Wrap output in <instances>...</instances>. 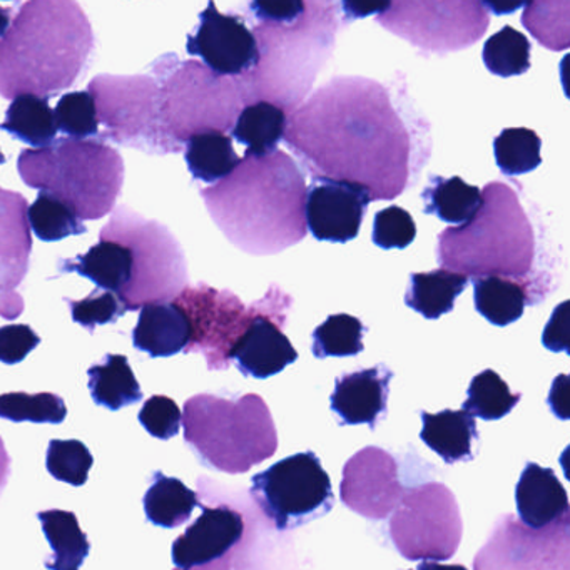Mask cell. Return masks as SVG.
Returning <instances> with one entry per match:
<instances>
[{
	"label": "cell",
	"mask_w": 570,
	"mask_h": 570,
	"mask_svg": "<svg viewBox=\"0 0 570 570\" xmlns=\"http://www.w3.org/2000/svg\"><path fill=\"white\" fill-rule=\"evenodd\" d=\"M283 139L312 178L355 183L372 202L412 188L432 155L430 125L405 89L355 76L316 89Z\"/></svg>",
	"instance_id": "6da1fadb"
},
{
	"label": "cell",
	"mask_w": 570,
	"mask_h": 570,
	"mask_svg": "<svg viewBox=\"0 0 570 570\" xmlns=\"http://www.w3.org/2000/svg\"><path fill=\"white\" fill-rule=\"evenodd\" d=\"M305 175L276 149L246 156L228 178L202 189L203 202L223 235L253 256L278 255L306 238Z\"/></svg>",
	"instance_id": "7a4b0ae2"
},
{
	"label": "cell",
	"mask_w": 570,
	"mask_h": 570,
	"mask_svg": "<svg viewBox=\"0 0 570 570\" xmlns=\"http://www.w3.org/2000/svg\"><path fill=\"white\" fill-rule=\"evenodd\" d=\"M96 38L75 0H29L0 39V96L51 98L88 71Z\"/></svg>",
	"instance_id": "3957f363"
},
{
	"label": "cell",
	"mask_w": 570,
	"mask_h": 570,
	"mask_svg": "<svg viewBox=\"0 0 570 570\" xmlns=\"http://www.w3.org/2000/svg\"><path fill=\"white\" fill-rule=\"evenodd\" d=\"M258 19L255 36L258 42V66L243 76L249 105L266 101L283 111L298 109L308 95L313 79L335 45L336 6L328 2H252Z\"/></svg>",
	"instance_id": "277c9868"
},
{
	"label": "cell",
	"mask_w": 570,
	"mask_h": 570,
	"mask_svg": "<svg viewBox=\"0 0 570 570\" xmlns=\"http://www.w3.org/2000/svg\"><path fill=\"white\" fill-rule=\"evenodd\" d=\"M482 199L469 223L440 233V266L469 279H512L525 289L529 305L543 302L550 282L533 272L539 242L519 196L505 183L493 181L483 188Z\"/></svg>",
	"instance_id": "5b68a950"
},
{
	"label": "cell",
	"mask_w": 570,
	"mask_h": 570,
	"mask_svg": "<svg viewBox=\"0 0 570 570\" xmlns=\"http://www.w3.org/2000/svg\"><path fill=\"white\" fill-rule=\"evenodd\" d=\"M18 171L29 188L66 203L82 223L115 212L125 185L122 156L101 138H61L48 148L24 149Z\"/></svg>",
	"instance_id": "8992f818"
},
{
	"label": "cell",
	"mask_w": 570,
	"mask_h": 570,
	"mask_svg": "<svg viewBox=\"0 0 570 570\" xmlns=\"http://www.w3.org/2000/svg\"><path fill=\"white\" fill-rule=\"evenodd\" d=\"M151 68L159 88V121L175 153L203 132L228 135L249 106L242 79L215 75L203 62L179 61L169 52Z\"/></svg>",
	"instance_id": "52a82bcc"
},
{
	"label": "cell",
	"mask_w": 570,
	"mask_h": 570,
	"mask_svg": "<svg viewBox=\"0 0 570 570\" xmlns=\"http://www.w3.org/2000/svg\"><path fill=\"white\" fill-rule=\"evenodd\" d=\"M185 440L205 465L226 473H245L275 455L278 446L272 412L262 396L239 400L193 396L183 413Z\"/></svg>",
	"instance_id": "ba28073f"
},
{
	"label": "cell",
	"mask_w": 570,
	"mask_h": 570,
	"mask_svg": "<svg viewBox=\"0 0 570 570\" xmlns=\"http://www.w3.org/2000/svg\"><path fill=\"white\" fill-rule=\"evenodd\" d=\"M101 242L128 246L132 276L121 295L126 312L155 303H173L188 286V263L176 236L156 219H148L128 206H118L99 233Z\"/></svg>",
	"instance_id": "9c48e42d"
},
{
	"label": "cell",
	"mask_w": 570,
	"mask_h": 570,
	"mask_svg": "<svg viewBox=\"0 0 570 570\" xmlns=\"http://www.w3.org/2000/svg\"><path fill=\"white\" fill-rule=\"evenodd\" d=\"M96 102L102 141L148 155H173L159 121L158 82L151 76H96L88 86Z\"/></svg>",
	"instance_id": "30bf717a"
},
{
	"label": "cell",
	"mask_w": 570,
	"mask_h": 570,
	"mask_svg": "<svg viewBox=\"0 0 570 570\" xmlns=\"http://www.w3.org/2000/svg\"><path fill=\"white\" fill-rule=\"evenodd\" d=\"M249 493L278 530L306 525L335 505L332 480L313 452L279 460L253 476Z\"/></svg>",
	"instance_id": "8fae6325"
},
{
	"label": "cell",
	"mask_w": 570,
	"mask_h": 570,
	"mask_svg": "<svg viewBox=\"0 0 570 570\" xmlns=\"http://www.w3.org/2000/svg\"><path fill=\"white\" fill-rule=\"evenodd\" d=\"M390 519V537L403 559L449 560L462 540L463 523L455 495L443 483L405 490Z\"/></svg>",
	"instance_id": "7c38bea8"
},
{
	"label": "cell",
	"mask_w": 570,
	"mask_h": 570,
	"mask_svg": "<svg viewBox=\"0 0 570 570\" xmlns=\"http://www.w3.org/2000/svg\"><path fill=\"white\" fill-rule=\"evenodd\" d=\"M279 289L272 285L265 298L246 306L229 289L212 288L206 283L186 286L173 302L185 312L191 326L185 353H203L209 370H228L229 353L253 320L272 305Z\"/></svg>",
	"instance_id": "4fadbf2b"
},
{
	"label": "cell",
	"mask_w": 570,
	"mask_h": 570,
	"mask_svg": "<svg viewBox=\"0 0 570 570\" xmlns=\"http://www.w3.org/2000/svg\"><path fill=\"white\" fill-rule=\"evenodd\" d=\"M186 51L202 58L206 68L225 78H243L258 66L255 36L239 16L222 14L215 2L199 14L195 35L188 36Z\"/></svg>",
	"instance_id": "5bb4252c"
},
{
	"label": "cell",
	"mask_w": 570,
	"mask_h": 570,
	"mask_svg": "<svg viewBox=\"0 0 570 570\" xmlns=\"http://www.w3.org/2000/svg\"><path fill=\"white\" fill-rule=\"evenodd\" d=\"M405 489L396 460L379 446H365L343 466L340 495L353 512L370 520L389 517L402 500Z\"/></svg>",
	"instance_id": "9a60e30c"
},
{
	"label": "cell",
	"mask_w": 570,
	"mask_h": 570,
	"mask_svg": "<svg viewBox=\"0 0 570 570\" xmlns=\"http://www.w3.org/2000/svg\"><path fill=\"white\" fill-rule=\"evenodd\" d=\"M292 305V296L279 289L272 305L253 320L245 335L236 343L229 360L236 363L243 375L269 379L298 360V352L283 333Z\"/></svg>",
	"instance_id": "2e32d148"
},
{
	"label": "cell",
	"mask_w": 570,
	"mask_h": 570,
	"mask_svg": "<svg viewBox=\"0 0 570 570\" xmlns=\"http://www.w3.org/2000/svg\"><path fill=\"white\" fill-rule=\"evenodd\" d=\"M28 199L0 188V316L16 320L24 313L18 288L29 272L32 253Z\"/></svg>",
	"instance_id": "e0dca14e"
},
{
	"label": "cell",
	"mask_w": 570,
	"mask_h": 570,
	"mask_svg": "<svg viewBox=\"0 0 570 570\" xmlns=\"http://www.w3.org/2000/svg\"><path fill=\"white\" fill-rule=\"evenodd\" d=\"M370 203L368 191L355 183L313 178L306 193V228L318 242H352Z\"/></svg>",
	"instance_id": "ac0fdd59"
},
{
	"label": "cell",
	"mask_w": 570,
	"mask_h": 570,
	"mask_svg": "<svg viewBox=\"0 0 570 570\" xmlns=\"http://www.w3.org/2000/svg\"><path fill=\"white\" fill-rule=\"evenodd\" d=\"M243 517L229 507H203L202 515L173 543V562L179 570L206 566L222 559L242 540Z\"/></svg>",
	"instance_id": "d6986e66"
},
{
	"label": "cell",
	"mask_w": 570,
	"mask_h": 570,
	"mask_svg": "<svg viewBox=\"0 0 570 570\" xmlns=\"http://www.w3.org/2000/svg\"><path fill=\"white\" fill-rule=\"evenodd\" d=\"M392 379L393 372L386 365L338 376L330 405L342 420L340 423L375 429L379 420L386 415Z\"/></svg>",
	"instance_id": "ffe728a7"
},
{
	"label": "cell",
	"mask_w": 570,
	"mask_h": 570,
	"mask_svg": "<svg viewBox=\"0 0 570 570\" xmlns=\"http://www.w3.org/2000/svg\"><path fill=\"white\" fill-rule=\"evenodd\" d=\"M517 512L530 529H546L569 515V497L552 469L529 462L515 487Z\"/></svg>",
	"instance_id": "44dd1931"
},
{
	"label": "cell",
	"mask_w": 570,
	"mask_h": 570,
	"mask_svg": "<svg viewBox=\"0 0 570 570\" xmlns=\"http://www.w3.org/2000/svg\"><path fill=\"white\" fill-rule=\"evenodd\" d=\"M191 338V326L175 303L142 306L138 325L132 330V345L151 358H168L185 352Z\"/></svg>",
	"instance_id": "7402d4cb"
},
{
	"label": "cell",
	"mask_w": 570,
	"mask_h": 570,
	"mask_svg": "<svg viewBox=\"0 0 570 570\" xmlns=\"http://www.w3.org/2000/svg\"><path fill=\"white\" fill-rule=\"evenodd\" d=\"M59 273H78L91 279L101 292L115 293L121 298L132 276V255L128 246L116 242H101L86 255L59 259Z\"/></svg>",
	"instance_id": "603a6c76"
},
{
	"label": "cell",
	"mask_w": 570,
	"mask_h": 570,
	"mask_svg": "<svg viewBox=\"0 0 570 570\" xmlns=\"http://www.w3.org/2000/svg\"><path fill=\"white\" fill-rule=\"evenodd\" d=\"M422 432L420 439L430 450L442 456L446 465L470 462L473 459L472 443L479 439L475 419L463 410H443L439 413H420Z\"/></svg>",
	"instance_id": "cb8c5ba5"
},
{
	"label": "cell",
	"mask_w": 570,
	"mask_h": 570,
	"mask_svg": "<svg viewBox=\"0 0 570 570\" xmlns=\"http://www.w3.org/2000/svg\"><path fill=\"white\" fill-rule=\"evenodd\" d=\"M470 279L460 273L433 269L429 273H412L405 293V305L423 318L439 320L450 313L456 296L462 295Z\"/></svg>",
	"instance_id": "d4e9b609"
},
{
	"label": "cell",
	"mask_w": 570,
	"mask_h": 570,
	"mask_svg": "<svg viewBox=\"0 0 570 570\" xmlns=\"http://www.w3.org/2000/svg\"><path fill=\"white\" fill-rule=\"evenodd\" d=\"M42 532L52 549L51 559L46 560L49 570H79L91 552L88 535L82 532L78 517L68 510H45L38 513Z\"/></svg>",
	"instance_id": "484cf974"
},
{
	"label": "cell",
	"mask_w": 570,
	"mask_h": 570,
	"mask_svg": "<svg viewBox=\"0 0 570 570\" xmlns=\"http://www.w3.org/2000/svg\"><path fill=\"white\" fill-rule=\"evenodd\" d=\"M423 212L449 225H465L482 206V191L459 176H430L422 191Z\"/></svg>",
	"instance_id": "4316f807"
},
{
	"label": "cell",
	"mask_w": 570,
	"mask_h": 570,
	"mask_svg": "<svg viewBox=\"0 0 570 570\" xmlns=\"http://www.w3.org/2000/svg\"><path fill=\"white\" fill-rule=\"evenodd\" d=\"M286 126L288 116L282 108L259 101L243 109L232 135L246 146V156L262 158L278 149L279 141L285 138Z\"/></svg>",
	"instance_id": "83f0119b"
},
{
	"label": "cell",
	"mask_w": 570,
	"mask_h": 570,
	"mask_svg": "<svg viewBox=\"0 0 570 570\" xmlns=\"http://www.w3.org/2000/svg\"><path fill=\"white\" fill-rule=\"evenodd\" d=\"M0 131L8 132L32 149H42L56 141L59 129L48 98L19 96L9 106L6 121L0 122Z\"/></svg>",
	"instance_id": "f1b7e54d"
},
{
	"label": "cell",
	"mask_w": 570,
	"mask_h": 570,
	"mask_svg": "<svg viewBox=\"0 0 570 570\" xmlns=\"http://www.w3.org/2000/svg\"><path fill=\"white\" fill-rule=\"evenodd\" d=\"M89 392L98 405L118 412L141 402L142 390L129 365L128 356L108 355L88 370Z\"/></svg>",
	"instance_id": "f546056e"
},
{
	"label": "cell",
	"mask_w": 570,
	"mask_h": 570,
	"mask_svg": "<svg viewBox=\"0 0 570 570\" xmlns=\"http://www.w3.org/2000/svg\"><path fill=\"white\" fill-rule=\"evenodd\" d=\"M146 519L163 529H176L191 519L193 510L199 505L198 495L179 479L156 472L151 487L146 492Z\"/></svg>",
	"instance_id": "4dcf8cb0"
},
{
	"label": "cell",
	"mask_w": 570,
	"mask_h": 570,
	"mask_svg": "<svg viewBox=\"0 0 570 570\" xmlns=\"http://www.w3.org/2000/svg\"><path fill=\"white\" fill-rule=\"evenodd\" d=\"M185 161L193 179L216 185L235 171L239 158L228 135L212 131L193 136L186 142Z\"/></svg>",
	"instance_id": "1f68e13d"
},
{
	"label": "cell",
	"mask_w": 570,
	"mask_h": 570,
	"mask_svg": "<svg viewBox=\"0 0 570 570\" xmlns=\"http://www.w3.org/2000/svg\"><path fill=\"white\" fill-rule=\"evenodd\" d=\"M472 283L475 309L487 322L507 326L522 318L529 298L519 283L499 276L473 278Z\"/></svg>",
	"instance_id": "d6a6232c"
},
{
	"label": "cell",
	"mask_w": 570,
	"mask_h": 570,
	"mask_svg": "<svg viewBox=\"0 0 570 570\" xmlns=\"http://www.w3.org/2000/svg\"><path fill=\"white\" fill-rule=\"evenodd\" d=\"M520 400L522 393L510 392L509 385L500 379L499 373L489 368L473 376L462 410L473 419L476 416L487 422H495L509 415Z\"/></svg>",
	"instance_id": "836d02e7"
},
{
	"label": "cell",
	"mask_w": 570,
	"mask_h": 570,
	"mask_svg": "<svg viewBox=\"0 0 570 570\" xmlns=\"http://www.w3.org/2000/svg\"><path fill=\"white\" fill-rule=\"evenodd\" d=\"M28 219L32 232L41 242H62L69 236L88 233L85 223L66 203L46 191H39L36 202L29 206Z\"/></svg>",
	"instance_id": "e575fe53"
},
{
	"label": "cell",
	"mask_w": 570,
	"mask_h": 570,
	"mask_svg": "<svg viewBox=\"0 0 570 570\" xmlns=\"http://www.w3.org/2000/svg\"><path fill=\"white\" fill-rule=\"evenodd\" d=\"M542 139L527 128L503 129L493 141V155L505 176H522L542 165Z\"/></svg>",
	"instance_id": "d590c367"
},
{
	"label": "cell",
	"mask_w": 570,
	"mask_h": 570,
	"mask_svg": "<svg viewBox=\"0 0 570 570\" xmlns=\"http://www.w3.org/2000/svg\"><path fill=\"white\" fill-rule=\"evenodd\" d=\"M530 52L529 39L512 26H505L483 46V65L499 78L525 75L530 69Z\"/></svg>",
	"instance_id": "8d00e7d4"
},
{
	"label": "cell",
	"mask_w": 570,
	"mask_h": 570,
	"mask_svg": "<svg viewBox=\"0 0 570 570\" xmlns=\"http://www.w3.org/2000/svg\"><path fill=\"white\" fill-rule=\"evenodd\" d=\"M366 328L355 316L332 315L313 332V355L318 360L328 356H356L365 350L363 335Z\"/></svg>",
	"instance_id": "74e56055"
},
{
	"label": "cell",
	"mask_w": 570,
	"mask_h": 570,
	"mask_svg": "<svg viewBox=\"0 0 570 570\" xmlns=\"http://www.w3.org/2000/svg\"><path fill=\"white\" fill-rule=\"evenodd\" d=\"M68 416L65 400L56 393L24 392L0 395V419L9 422L52 423L59 425Z\"/></svg>",
	"instance_id": "f35d334b"
},
{
	"label": "cell",
	"mask_w": 570,
	"mask_h": 570,
	"mask_svg": "<svg viewBox=\"0 0 570 570\" xmlns=\"http://www.w3.org/2000/svg\"><path fill=\"white\" fill-rule=\"evenodd\" d=\"M59 131L76 141L99 138V118L96 102L88 91H75L59 99L55 111Z\"/></svg>",
	"instance_id": "ab89813d"
},
{
	"label": "cell",
	"mask_w": 570,
	"mask_h": 570,
	"mask_svg": "<svg viewBox=\"0 0 570 570\" xmlns=\"http://www.w3.org/2000/svg\"><path fill=\"white\" fill-rule=\"evenodd\" d=\"M95 456L79 440H51L46 456L48 472L59 482L82 487L88 482Z\"/></svg>",
	"instance_id": "60d3db41"
},
{
	"label": "cell",
	"mask_w": 570,
	"mask_h": 570,
	"mask_svg": "<svg viewBox=\"0 0 570 570\" xmlns=\"http://www.w3.org/2000/svg\"><path fill=\"white\" fill-rule=\"evenodd\" d=\"M416 225L409 212L389 206L376 213L372 239L382 249H405L415 242Z\"/></svg>",
	"instance_id": "b9f144b4"
},
{
	"label": "cell",
	"mask_w": 570,
	"mask_h": 570,
	"mask_svg": "<svg viewBox=\"0 0 570 570\" xmlns=\"http://www.w3.org/2000/svg\"><path fill=\"white\" fill-rule=\"evenodd\" d=\"M65 302L71 308L72 320L91 333L95 332L96 326L116 323V320L121 318L126 313V306L115 293L101 292L98 288L85 299L75 302V299L66 298Z\"/></svg>",
	"instance_id": "7bdbcfd3"
},
{
	"label": "cell",
	"mask_w": 570,
	"mask_h": 570,
	"mask_svg": "<svg viewBox=\"0 0 570 570\" xmlns=\"http://www.w3.org/2000/svg\"><path fill=\"white\" fill-rule=\"evenodd\" d=\"M138 419L149 435L159 440H169L178 435L183 413L175 400L165 395H155L146 400Z\"/></svg>",
	"instance_id": "ee69618b"
},
{
	"label": "cell",
	"mask_w": 570,
	"mask_h": 570,
	"mask_svg": "<svg viewBox=\"0 0 570 570\" xmlns=\"http://www.w3.org/2000/svg\"><path fill=\"white\" fill-rule=\"evenodd\" d=\"M41 338L28 325H8L0 328V362L18 365L26 356L38 348Z\"/></svg>",
	"instance_id": "f6af8a7d"
},
{
	"label": "cell",
	"mask_w": 570,
	"mask_h": 570,
	"mask_svg": "<svg viewBox=\"0 0 570 570\" xmlns=\"http://www.w3.org/2000/svg\"><path fill=\"white\" fill-rule=\"evenodd\" d=\"M570 303L562 302L550 316L542 333V345L550 352L569 353Z\"/></svg>",
	"instance_id": "bcb514c9"
},
{
	"label": "cell",
	"mask_w": 570,
	"mask_h": 570,
	"mask_svg": "<svg viewBox=\"0 0 570 570\" xmlns=\"http://www.w3.org/2000/svg\"><path fill=\"white\" fill-rule=\"evenodd\" d=\"M550 410L557 419L567 422L570 419V380L567 375H559L553 380L549 399Z\"/></svg>",
	"instance_id": "7dc6e473"
},
{
	"label": "cell",
	"mask_w": 570,
	"mask_h": 570,
	"mask_svg": "<svg viewBox=\"0 0 570 570\" xmlns=\"http://www.w3.org/2000/svg\"><path fill=\"white\" fill-rule=\"evenodd\" d=\"M9 475H11V456L6 450L4 442L0 439V493L4 492Z\"/></svg>",
	"instance_id": "c3c4849f"
},
{
	"label": "cell",
	"mask_w": 570,
	"mask_h": 570,
	"mask_svg": "<svg viewBox=\"0 0 570 570\" xmlns=\"http://www.w3.org/2000/svg\"><path fill=\"white\" fill-rule=\"evenodd\" d=\"M415 570H469L466 567L459 566V563H450V566H443V563L432 562V560H425L420 563Z\"/></svg>",
	"instance_id": "681fc988"
},
{
	"label": "cell",
	"mask_w": 570,
	"mask_h": 570,
	"mask_svg": "<svg viewBox=\"0 0 570 570\" xmlns=\"http://www.w3.org/2000/svg\"><path fill=\"white\" fill-rule=\"evenodd\" d=\"M14 18V9L0 8V39L4 38Z\"/></svg>",
	"instance_id": "f907efd6"
},
{
	"label": "cell",
	"mask_w": 570,
	"mask_h": 570,
	"mask_svg": "<svg viewBox=\"0 0 570 570\" xmlns=\"http://www.w3.org/2000/svg\"><path fill=\"white\" fill-rule=\"evenodd\" d=\"M6 163V156L2 155V151H0V165H4Z\"/></svg>",
	"instance_id": "816d5d0a"
}]
</instances>
